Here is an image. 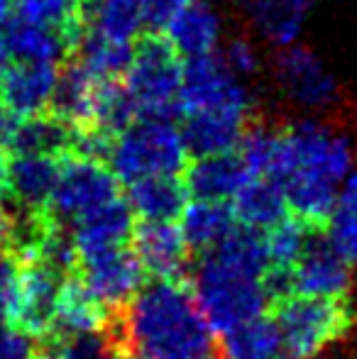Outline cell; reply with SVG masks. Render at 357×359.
Returning a JSON list of instances; mask_svg holds the SVG:
<instances>
[{
	"label": "cell",
	"instance_id": "cell-1",
	"mask_svg": "<svg viewBox=\"0 0 357 359\" xmlns=\"http://www.w3.org/2000/svg\"><path fill=\"white\" fill-rule=\"evenodd\" d=\"M103 337L130 359H228L186 276L142 286L110 313Z\"/></svg>",
	"mask_w": 357,
	"mask_h": 359
},
{
	"label": "cell",
	"instance_id": "cell-2",
	"mask_svg": "<svg viewBox=\"0 0 357 359\" xmlns=\"http://www.w3.org/2000/svg\"><path fill=\"white\" fill-rule=\"evenodd\" d=\"M353 166V144L343 133L318 120H301L281 128L271 179L318 181L338 186Z\"/></svg>",
	"mask_w": 357,
	"mask_h": 359
},
{
	"label": "cell",
	"instance_id": "cell-3",
	"mask_svg": "<svg viewBox=\"0 0 357 359\" xmlns=\"http://www.w3.org/2000/svg\"><path fill=\"white\" fill-rule=\"evenodd\" d=\"M289 359H314L333 342L343 340L355 323L348 298L291 293L269 306Z\"/></svg>",
	"mask_w": 357,
	"mask_h": 359
},
{
	"label": "cell",
	"instance_id": "cell-4",
	"mask_svg": "<svg viewBox=\"0 0 357 359\" xmlns=\"http://www.w3.org/2000/svg\"><path fill=\"white\" fill-rule=\"evenodd\" d=\"M108 161L120 181L133 184L147 176H179L189 164V149L174 123L140 118L113 137Z\"/></svg>",
	"mask_w": 357,
	"mask_h": 359
},
{
	"label": "cell",
	"instance_id": "cell-5",
	"mask_svg": "<svg viewBox=\"0 0 357 359\" xmlns=\"http://www.w3.org/2000/svg\"><path fill=\"white\" fill-rule=\"evenodd\" d=\"M191 286L206 320L215 332H223V335L262 316L269 308V298L260 276L233 269L225 262L215 259L210 252H203V259L198 262Z\"/></svg>",
	"mask_w": 357,
	"mask_h": 359
},
{
	"label": "cell",
	"instance_id": "cell-6",
	"mask_svg": "<svg viewBox=\"0 0 357 359\" xmlns=\"http://www.w3.org/2000/svg\"><path fill=\"white\" fill-rule=\"evenodd\" d=\"M179 52L162 34H142L133 47V59L125 72V93L130 95L140 118L169 120L179 113L181 88Z\"/></svg>",
	"mask_w": 357,
	"mask_h": 359
},
{
	"label": "cell",
	"instance_id": "cell-7",
	"mask_svg": "<svg viewBox=\"0 0 357 359\" xmlns=\"http://www.w3.org/2000/svg\"><path fill=\"white\" fill-rule=\"evenodd\" d=\"M62 276L37 259H18V279L5 313V327L44 342L54 335L57 296Z\"/></svg>",
	"mask_w": 357,
	"mask_h": 359
},
{
	"label": "cell",
	"instance_id": "cell-8",
	"mask_svg": "<svg viewBox=\"0 0 357 359\" xmlns=\"http://www.w3.org/2000/svg\"><path fill=\"white\" fill-rule=\"evenodd\" d=\"M115 198H120V179L105 161L69 154L62 159L49 213L59 222H76Z\"/></svg>",
	"mask_w": 357,
	"mask_h": 359
},
{
	"label": "cell",
	"instance_id": "cell-9",
	"mask_svg": "<svg viewBox=\"0 0 357 359\" xmlns=\"http://www.w3.org/2000/svg\"><path fill=\"white\" fill-rule=\"evenodd\" d=\"M76 274L110 313L123 308L147 279V271L130 242L79 255Z\"/></svg>",
	"mask_w": 357,
	"mask_h": 359
},
{
	"label": "cell",
	"instance_id": "cell-10",
	"mask_svg": "<svg viewBox=\"0 0 357 359\" xmlns=\"http://www.w3.org/2000/svg\"><path fill=\"white\" fill-rule=\"evenodd\" d=\"M223 105H252V98L238 76L223 64L220 54L191 57L181 74L179 113L189 115Z\"/></svg>",
	"mask_w": 357,
	"mask_h": 359
},
{
	"label": "cell",
	"instance_id": "cell-11",
	"mask_svg": "<svg viewBox=\"0 0 357 359\" xmlns=\"http://www.w3.org/2000/svg\"><path fill=\"white\" fill-rule=\"evenodd\" d=\"M274 79L291 103L323 110L338 100V81L311 49L301 44L281 47L274 57Z\"/></svg>",
	"mask_w": 357,
	"mask_h": 359
},
{
	"label": "cell",
	"instance_id": "cell-12",
	"mask_svg": "<svg viewBox=\"0 0 357 359\" xmlns=\"http://www.w3.org/2000/svg\"><path fill=\"white\" fill-rule=\"evenodd\" d=\"M294 293L325 298H348L353 286L350 264L333 250L325 230H314L304 252L291 266Z\"/></svg>",
	"mask_w": 357,
	"mask_h": 359
},
{
	"label": "cell",
	"instance_id": "cell-13",
	"mask_svg": "<svg viewBox=\"0 0 357 359\" xmlns=\"http://www.w3.org/2000/svg\"><path fill=\"white\" fill-rule=\"evenodd\" d=\"M59 67L52 62L13 59L0 69V100L15 118H29L49 110L57 88Z\"/></svg>",
	"mask_w": 357,
	"mask_h": 359
},
{
	"label": "cell",
	"instance_id": "cell-14",
	"mask_svg": "<svg viewBox=\"0 0 357 359\" xmlns=\"http://www.w3.org/2000/svg\"><path fill=\"white\" fill-rule=\"evenodd\" d=\"M252 105H223V108L198 110L184 115L181 137L196 156L233 151L243 133L250 128Z\"/></svg>",
	"mask_w": 357,
	"mask_h": 359
},
{
	"label": "cell",
	"instance_id": "cell-15",
	"mask_svg": "<svg viewBox=\"0 0 357 359\" xmlns=\"http://www.w3.org/2000/svg\"><path fill=\"white\" fill-rule=\"evenodd\" d=\"M144 271L157 279H179L189 264L191 250L177 222H140L130 237Z\"/></svg>",
	"mask_w": 357,
	"mask_h": 359
},
{
	"label": "cell",
	"instance_id": "cell-16",
	"mask_svg": "<svg viewBox=\"0 0 357 359\" xmlns=\"http://www.w3.org/2000/svg\"><path fill=\"white\" fill-rule=\"evenodd\" d=\"M0 142H3L8 156L47 154L62 159V156H69L74 151L76 128L47 110V113L29 115V118H13Z\"/></svg>",
	"mask_w": 357,
	"mask_h": 359
},
{
	"label": "cell",
	"instance_id": "cell-17",
	"mask_svg": "<svg viewBox=\"0 0 357 359\" xmlns=\"http://www.w3.org/2000/svg\"><path fill=\"white\" fill-rule=\"evenodd\" d=\"M108 320H110L108 308L90 293V288L79 279V274H72L59 286L54 335L49 340L100 335L108 327Z\"/></svg>",
	"mask_w": 357,
	"mask_h": 359
},
{
	"label": "cell",
	"instance_id": "cell-18",
	"mask_svg": "<svg viewBox=\"0 0 357 359\" xmlns=\"http://www.w3.org/2000/svg\"><path fill=\"white\" fill-rule=\"evenodd\" d=\"M181 174V181L194 201H230L248 184V179H252L238 151L196 156V161L186 164Z\"/></svg>",
	"mask_w": 357,
	"mask_h": 359
},
{
	"label": "cell",
	"instance_id": "cell-19",
	"mask_svg": "<svg viewBox=\"0 0 357 359\" xmlns=\"http://www.w3.org/2000/svg\"><path fill=\"white\" fill-rule=\"evenodd\" d=\"M62 159L47 154H10L3 179L25 208L32 213H44L49 210V198L57 186Z\"/></svg>",
	"mask_w": 357,
	"mask_h": 359
},
{
	"label": "cell",
	"instance_id": "cell-20",
	"mask_svg": "<svg viewBox=\"0 0 357 359\" xmlns=\"http://www.w3.org/2000/svg\"><path fill=\"white\" fill-rule=\"evenodd\" d=\"M135 230V215L130 210L128 201L115 198L100 208L90 210L74 222L72 240L76 247V255H86L103 247L128 245Z\"/></svg>",
	"mask_w": 357,
	"mask_h": 359
},
{
	"label": "cell",
	"instance_id": "cell-21",
	"mask_svg": "<svg viewBox=\"0 0 357 359\" xmlns=\"http://www.w3.org/2000/svg\"><path fill=\"white\" fill-rule=\"evenodd\" d=\"M125 201L140 222H174L184 213L189 191L179 176H147L130 184Z\"/></svg>",
	"mask_w": 357,
	"mask_h": 359
},
{
	"label": "cell",
	"instance_id": "cell-22",
	"mask_svg": "<svg viewBox=\"0 0 357 359\" xmlns=\"http://www.w3.org/2000/svg\"><path fill=\"white\" fill-rule=\"evenodd\" d=\"M167 39L179 57H203L220 39V18L206 0H186L184 8L169 20Z\"/></svg>",
	"mask_w": 357,
	"mask_h": 359
},
{
	"label": "cell",
	"instance_id": "cell-23",
	"mask_svg": "<svg viewBox=\"0 0 357 359\" xmlns=\"http://www.w3.org/2000/svg\"><path fill=\"white\" fill-rule=\"evenodd\" d=\"M100 83L103 79H95L76 62H72L64 72H59L57 88L49 100V113L79 130L93 128L95 98H98Z\"/></svg>",
	"mask_w": 357,
	"mask_h": 359
},
{
	"label": "cell",
	"instance_id": "cell-24",
	"mask_svg": "<svg viewBox=\"0 0 357 359\" xmlns=\"http://www.w3.org/2000/svg\"><path fill=\"white\" fill-rule=\"evenodd\" d=\"M314 0H240V8L267 42L289 47L301 34Z\"/></svg>",
	"mask_w": 357,
	"mask_h": 359
},
{
	"label": "cell",
	"instance_id": "cell-25",
	"mask_svg": "<svg viewBox=\"0 0 357 359\" xmlns=\"http://www.w3.org/2000/svg\"><path fill=\"white\" fill-rule=\"evenodd\" d=\"M181 232L191 252H208L235 227L228 201H194L181 213Z\"/></svg>",
	"mask_w": 357,
	"mask_h": 359
},
{
	"label": "cell",
	"instance_id": "cell-26",
	"mask_svg": "<svg viewBox=\"0 0 357 359\" xmlns=\"http://www.w3.org/2000/svg\"><path fill=\"white\" fill-rule=\"evenodd\" d=\"M233 215L235 222L257 230H267L276 220H281L286 213L284 194L281 186L267 176H252L248 184L233 196Z\"/></svg>",
	"mask_w": 357,
	"mask_h": 359
},
{
	"label": "cell",
	"instance_id": "cell-27",
	"mask_svg": "<svg viewBox=\"0 0 357 359\" xmlns=\"http://www.w3.org/2000/svg\"><path fill=\"white\" fill-rule=\"evenodd\" d=\"M144 25L137 0H93L90 8L83 5V29L115 42H130Z\"/></svg>",
	"mask_w": 357,
	"mask_h": 359
},
{
	"label": "cell",
	"instance_id": "cell-28",
	"mask_svg": "<svg viewBox=\"0 0 357 359\" xmlns=\"http://www.w3.org/2000/svg\"><path fill=\"white\" fill-rule=\"evenodd\" d=\"M130 59H133L130 42H115V39L100 37L88 29H83L81 39L74 49V62L86 69L90 76L103 81H118L128 72Z\"/></svg>",
	"mask_w": 357,
	"mask_h": 359
},
{
	"label": "cell",
	"instance_id": "cell-29",
	"mask_svg": "<svg viewBox=\"0 0 357 359\" xmlns=\"http://www.w3.org/2000/svg\"><path fill=\"white\" fill-rule=\"evenodd\" d=\"M223 350L228 359H286L274 320L257 316L225 332Z\"/></svg>",
	"mask_w": 357,
	"mask_h": 359
},
{
	"label": "cell",
	"instance_id": "cell-30",
	"mask_svg": "<svg viewBox=\"0 0 357 359\" xmlns=\"http://www.w3.org/2000/svg\"><path fill=\"white\" fill-rule=\"evenodd\" d=\"M13 10L22 22L57 29L74 39H81L83 34L81 0H15Z\"/></svg>",
	"mask_w": 357,
	"mask_h": 359
},
{
	"label": "cell",
	"instance_id": "cell-31",
	"mask_svg": "<svg viewBox=\"0 0 357 359\" xmlns=\"http://www.w3.org/2000/svg\"><path fill=\"white\" fill-rule=\"evenodd\" d=\"M316 227H309L306 222H301L299 217L289 215L276 220L274 225H269L264 230V247H267V266H291L296 264V259L304 252L306 242H309L311 232Z\"/></svg>",
	"mask_w": 357,
	"mask_h": 359
},
{
	"label": "cell",
	"instance_id": "cell-32",
	"mask_svg": "<svg viewBox=\"0 0 357 359\" xmlns=\"http://www.w3.org/2000/svg\"><path fill=\"white\" fill-rule=\"evenodd\" d=\"M279 128H271L264 123L250 125L238 142V156L243 159L250 176H267L276 164V151H279Z\"/></svg>",
	"mask_w": 357,
	"mask_h": 359
},
{
	"label": "cell",
	"instance_id": "cell-33",
	"mask_svg": "<svg viewBox=\"0 0 357 359\" xmlns=\"http://www.w3.org/2000/svg\"><path fill=\"white\" fill-rule=\"evenodd\" d=\"M328 242L348 264H357V215L335 210L325 227Z\"/></svg>",
	"mask_w": 357,
	"mask_h": 359
},
{
	"label": "cell",
	"instance_id": "cell-34",
	"mask_svg": "<svg viewBox=\"0 0 357 359\" xmlns=\"http://www.w3.org/2000/svg\"><path fill=\"white\" fill-rule=\"evenodd\" d=\"M220 59L235 76H250L257 72V54H255L252 44L245 42V39H233L220 52Z\"/></svg>",
	"mask_w": 357,
	"mask_h": 359
},
{
	"label": "cell",
	"instance_id": "cell-35",
	"mask_svg": "<svg viewBox=\"0 0 357 359\" xmlns=\"http://www.w3.org/2000/svg\"><path fill=\"white\" fill-rule=\"evenodd\" d=\"M140 10H142L144 25L152 27H167L169 20L184 8L186 0H137Z\"/></svg>",
	"mask_w": 357,
	"mask_h": 359
},
{
	"label": "cell",
	"instance_id": "cell-36",
	"mask_svg": "<svg viewBox=\"0 0 357 359\" xmlns=\"http://www.w3.org/2000/svg\"><path fill=\"white\" fill-rule=\"evenodd\" d=\"M15 279H18V259L0 247V323H5V313H8L15 291Z\"/></svg>",
	"mask_w": 357,
	"mask_h": 359
},
{
	"label": "cell",
	"instance_id": "cell-37",
	"mask_svg": "<svg viewBox=\"0 0 357 359\" xmlns=\"http://www.w3.org/2000/svg\"><path fill=\"white\" fill-rule=\"evenodd\" d=\"M335 210L357 215V171H353V174L345 179L343 191L338 194V205H335Z\"/></svg>",
	"mask_w": 357,
	"mask_h": 359
},
{
	"label": "cell",
	"instance_id": "cell-38",
	"mask_svg": "<svg viewBox=\"0 0 357 359\" xmlns=\"http://www.w3.org/2000/svg\"><path fill=\"white\" fill-rule=\"evenodd\" d=\"M29 359H64L62 355V345H59V340H47L42 342V347L39 350H32V355Z\"/></svg>",
	"mask_w": 357,
	"mask_h": 359
},
{
	"label": "cell",
	"instance_id": "cell-39",
	"mask_svg": "<svg viewBox=\"0 0 357 359\" xmlns=\"http://www.w3.org/2000/svg\"><path fill=\"white\" fill-rule=\"evenodd\" d=\"M15 115H10L8 110L3 108V100H0V137H3V133L8 130V125H10V120H13Z\"/></svg>",
	"mask_w": 357,
	"mask_h": 359
},
{
	"label": "cell",
	"instance_id": "cell-40",
	"mask_svg": "<svg viewBox=\"0 0 357 359\" xmlns=\"http://www.w3.org/2000/svg\"><path fill=\"white\" fill-rule=\"evenodd\" d=\"M13 3L15 0H0V22H5V20L10 18V13H13Z\"/></svg>",
	"mask_w": 357,
	"mask_h": 359
},
{
	"label": "cell",
	"instance_id": "cell-41",
	"mask_svg": "<svg viewBox=\"0 0 357 359\" xmlns=\"http://www.w3.org/2000/svg\"><path fill=\"white\" fill-rule=\"evenodd\" d=\"M5 166H8V151H5L3 142H0V179L5 176Z\"/></svg>",
	"mask_w": 357,
	"mask_h": 359
},
{
	"label": "cell",
	"instance_id": "cell-42",
	"mask_svg": "<svg viewBox=\"0 0 357 359\" xmlns=\"http://www.w3.org/2000/svg\"><path fill=\"white\" fill-rule=\"evenodd\" d=\"M110 347V345H108ZM110 359H130L128 355H123V352H118V350H113V347H110Z\"/></svg>",
	"mask_w": 357,
	"mask_h": 359
},
{
	"label": "cell",
	"instance_id": "cell-43",
	"mask_svg": "<svg viewBox=\"0 0 357 359\" xmlns=\"http://www.w3.org/2000/svg\"><path fill=\"white\" fill-rule=\"evenodd\" d=\"M355 320H357V311H355Z\"/></svg>",
	"mask_w": 357,
	"mask_h": 359
},
{
	"label": "cell",
	"instance_id": "cell-44",
	"mask_svg": "<svg viewBox=\"0 0 357 359\" xmlns=\"http://www.w3.org/2000/svg\"><path fill=\"white\" fill-rule=\"evenodd\" d=\"M286 359H289V357H286Z\"/></svg>",
	"mask_w": 357,
	"mask_h": 359
}]
</instances>
